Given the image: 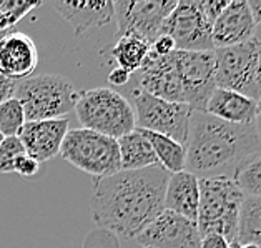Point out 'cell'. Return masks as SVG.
I'll return each instance as SVG.
<instances>
[{
	"label": "cell",
	"instance_id": "6da1fadb",
	"mask_svg": "<svg viewBox=\"0 0 261 248\" xmlns=\"http://www.w3.org/2000/svg\"><path fill=\"white\" fill-rule=\"evenodd\" d=\"M168 179L170 173L160 165L93 179V221L112 233L137 238L165 210Z\"/></svg>",
	"mask_w": 261,
	"mask_h": 248
},
{
	"label": "cell",
	"instance_id": "7a4b0ae2",
	"mask_svg": "<svg viewBox=\"0 0 261 248\" xmlns=\"http://www.w3.org/2000/svg\"><path fill=\"white\" fill-rule=\"evenodd\" d=\"M185 170L198 179H233L246 162L261 154L254 123L233 125L205 112H193L187 138Z\"/></svg>",
	"mask_w": 261,
	"mask_h": 248
},
{
	"label": "cell",
	"instance_id": "3957f363",
	"mask_svg": "<svg viewBox=\"0 0 261 248\" xmlns=\"http://www.w3.org/2000/svg\"><path fill=\"white\" fill-rule=\"evenodd\" d=\"M82 129L118 140L135 130V113L130 100L108 87H97L77 93L73 107Z\"/></svg>",
	"mask_w": 261,
	"mask_h": 248
},
{
	"label": "cell",
	"instance_id": "277c9868",
	"mask_svg": "<svg viewBox=\"0 0 261 248\" xmlns=\"http://www.w3.org/2000/svg\"><path fill=\"white\" fill-rule=\"evenodd\" d=\"M200 180V205L196 227L201 237L216 233L228 241H234L238 230L240 210L245 195L228 177Z\"/></svg>",
	"mask_w": 261,
	"mask_h": 248
},
{
	"label": "cell",
	"instance_id": "5b68a950",
	"mask_svg": "<svg viewBox=\"0 0 261 248\" xmlns=\"http://www.w3.org/2000/svg\"><path fill=\"white\" fill-rule=\"evenodd\" d=\"M14 97L23 107L25 122H39L65 118L73 110L77 92L63 75L40 73L17 82Z\"/></svg>",
	"mask_w": 261,
	"mask_h": 248
},
{
	"label": "cell",
	"instance_id": "8992f818",
	"mask_svg": "<svg viewBox=\"0 0 261 248\" xmlns=\"http://www.w3.org/2000/svg\"><path fill=\"white\" fill-rule=\"evenodd\" d=\"M60 155L93 179H103L122 170L117 140L87 129L68 130L62 142Z\"/></svg>",
	"mask_w": 261,
	"mask_h": 248
},
{
	"label": "cell",
	"instance_id": "52a82bcc",
	"mask_svg": "<svg viewBox=\"0 0 261 248\" xmlns=\"http://www.w3.org/2000/svg\"><path fill=\"white\" fill-rule=\"evenodd\" d=\"M132 107L135 113V129L160 133L187 145L188 127L193 110L187 104L162 100L135 88L132 92Z\"/></svg>",
	"mask_w": 261,
	"mask_h": 248
},
{
	"label": "cell",
	"instance_id": "ba28073f",
	"mask_svg": "<svg viewBox=\"0 0 261 248\" xmlns=\"http://www.w3.org/2000/svg\"><path fill=\"white\" fill-rule=\"evenodd\" d=\"M176 0H118L113 2L117 20L115 39L137 37L153 43L162 35L163 25L176 7Z\"/></svg>",
	"mask_w": 261,
	"mask_h": 248
},
{
	"label": "cell",
	"instance_id": "9c48e42d",
	"mask_svg": "<svg viewBox=\"0 0 261 248\" xmlns=\"http://www.w3.org/2000/svg\"><path fill=\"white\" fill-rule=\"evenodd\" d=\"M212 27L201 0H181L167 18L162 34L173 39L176 50L213 52Z\"/></svg>",
	"mask_w": 261,
	"mask_h": 248
},
{
	"label": "cell",
	"instance_id": "30bf717a",
	"mask_svg": "<svg viewBox=\"0 0 261 248\" xmlns=\"http://www.w3.org/2000/svg\"><path fill=\"white\" fill-rule=\"evenodd\" d=\"M213 52H173L185 104L193 112H205L208 100L216 88Z\"/></svg>",
	"mask_w": 261,
	"mask_h": 248
},
{
	"label": "cell",
	"instance_id": "8fae6325",
	"mask_svg": "<svg viewBox=\"0 0 261 248\" xmlns=\"http://www.w3.org/2000/svg\"><path fill=\"white\" fill-rule=\"evenodd\" d=\"M213 54L216 88L233 90L248 97L261 55V40L251 39L240 45L215 48Z\"/></svg>",
	"mask_w": 261,
	"mask_h": 248
},
{
	"label": "cell",
	"instance_id": "7c38bea8",
	"mask_svg": "<svg viewBox=\"0 0 261 248\" xmlns=\"http://www.w3.org/2000/svg\"><path fill=\"white\" fill-rule=\"evenodd\" d=\"M135 240L148 248H200L201 235L195 221L163 210Z\"/></svg>",
	"mask_w": 261,
	"mask_h": 248
},
{
	"label": "cell",
	"instance_id": "4fadbf2b",
	"mask_svg": "<svg viewBox=\"0 0 261 248\" xmlns=\"http://www.w3.org/2000/svg\"><path fill=\"white\" fill-rule=\"evenodd\" d=\"M138 72L140 88L143 92L167 102L185 104L183 88L176 72L173 54L158 57L150 52Z\"/></svg>",
	"mask_w": 261,
	"mask_h": 248
},
{
	"label": "cell",
	"instance_id": "5bb4252c",
	"mask_svg": "<svg viewBox=\"0 0 261 248\" xmlns=\"http://www.w3.org/2000/svg\"><path fill=\"white\" fill-rule=\"evenodd\" d=\"M39 65V52L32 37L20 30H12L0 37V73L14 82L34 75Z\"/></svg>",
	"mask_w": 261,
	"mask_h": 248
},
{
	"label": "cell",
	"instance_id": "9a60e30c",
	"mask_svg": "<svg viewBox=\"0 0 261 248\" xmlns=\"http://www.w3.org/2000/svg\"><path fill=\"white\" fill-rule=\"evenodd\" d=\"M68 130L67 118L25 122L18 133V138L23 145L25 155L34 158L35 162L43 163L60 154L62 142Z\"/></svg>",
	"mask_w": 261,
	"mask_h": 248
},
{
	"label": "cell",
	"instance_id": "2e32d148",
	"mask_svg": "<svg viewBox=\"0 0 261 248\" xmlns=\"http://www.w3.org/2000/svg\"><path fill=\"white\" fill-rule=\"evenodd\" d=\"M254 23L246 0H231L212 27L215 48H225L254 39Z\"/></svg>",
	"mask_w": 261,
	"mask_h": 248
},
{
	"label": "cell",
	"instance_id": "e0dca14e",
	"mask_svg": "<svg viewBox=\"0 0 261 248\" xmlns=\"http://www.w3.org/2000/svg\"><path fill=\"white\" fill-rule=\"evenodd\" d=\"M52 7L72 25L75 39L98 30L110 23L113 14V2H52Z\"/></svg>",
	"mask_w": 261,
	"mask_h": 248
},
{
	"label": "cell",
	"instance_id": "ac0fdd59",
	"mask_svg": "<svg viewBox=\"0 0 261 248\" xmlns=\"http://www.w3.org/2000/svg\"><path fill=\"white\" fill-rule=\"evenodd\" d=\"M165 210L181 215L196 224L200 205V180L190 171L171 173L165 188Z\"/></svg>",
	"mask_w": 261,
	"mask_h": 248
},
{
	"label": "cell",
	"instance_id": "d6986e66",
	"mask_svg": "<svg viewBox=\"0 0 261 248\" xmlns=\"http://www.w3.org/2000/svg\"><path fill=\"white\" fill-rule=\"evenodd\" d=\"M205 113L233 125H251L256 117V102L243 93L215 88Z\"/></svg>",
	"mask_w": 261,
	"mask_h": 248
},
{
	"label": "cell",
	"instance_id": "ffe728a7",
	"mask_svg": "<svg viewBox=\"0 0 261 248\" xmlns=\"http://www.w3.org/2000/svg\"><path fill=\"white\" fill-rule=\"evenodd\" d=\"M122 170H143L158 165L151 145L137 129L117 140Z\"/></svg>",
	"mask_w": 261,
	"mask_h": 248
},
{
	"label": "cell",
	"instance_id": "44dd1931",
	"mask_svg": "<svg viewBox=\"0 0 261 248\" xmlns=\"http://www.w3.org/2000/svg\"><path fill=\"white\" fill-rule=\"evenodd\" d=\"M137 130L148 140V143L151 145V148H153L156 155L158 165L162 168L167 170L170 175L185 170V163H187V148H185V145L175 142L170 137L160 135V133L142 130V129Z\"/></svg>",
	"mask_w": 261,
	"mask_h": 248
},
{
	"label": "cell",
	"instance_id": "7402d4cb",
	"mask_svg": "<svg viewBox=\"0 0 261 248\" xmlns=\"http://www.w3.org/2000/svg\"><path fill=\"white\" fill-rule=\"evenodd\" d=\"M150 54V43L137 37H120L110 48V57L117 62V67L126 70L130 75L138 72Z\"/></svg>",
	"mask_w": 261,
	"mask_h": 248
},
{
	"label": "cell",
	"instance_id": "603a6c76",
	"mask_svg": "<svg viewBox=\"0 0 261 248\" xmlns=\"http://www.w3.org/2000/svg\"><path fill=\"white\" fill-rule=\"evenodd\" d=\"M234 240L261 248V196H245Z\"/></svg>",
	"mask_w": 261,
	"mask_h": 248
},
{
	"label": "cell",
	"instance_id": "cb8c5ba5",
	"mask_svg": "<svg viewBox=\"0 0 261 248\" xmlns=\"http://www.w3.org/2000/svg\"><path fill=\"white\" fill-rule=\"evenodd\" d=\"M42 2L23 0H0V37L14 30V27L32 10L40 7Z\"/></svg>",
	"mask_w": 261,
	"mask_h": 248
},
{
	"label": "cell",
	"instance_id": "d4e9b609",
	"mask_svg": "<svg viewBox=\"0 0 261 248\" xmlns=\"http://www.w3.org/2000/svg\"><path fill=\"white\" fill-rule=\"evenodd\" d=\"M233 180L245 196H261V154L246 162Z\"/></svg>",
	"mask_w": 261,
	"mask_h": 248
},
{
	"label": "cell",
	"instance_id": "484cf974",
	"mask_svg": "<svg viewBox=\"0 0 261 248\" xmlns=\"http://www.w3.org/2000/svg\"><path fill=\"white\" fill-rule=\"evenodd\" d=\"M25 125L23 107L15 97L0 104V133L4 137H18Z\"/></svg>",
	"mask_w": 261,
	"mask_h": 248
},
{
	"label": "cell",
	"instance_id": "4316f807",
	"mask_svg": "<svg viewBox=\"0 0 261 248\" xmlns=\"http://www.w3.org/2000/svg\"><path fill=\"white\" fill-rule=\"evenodd\" d=\"M23 145L18 137H4L0 143V173H12V167L18 157L23 155Z\"/></svg>",
	"mask_w": 261,
	"mask_h": 248
},
{
	"label": "cell",
	"instance_id": "83f0119b",
	"mask_svg": "<svg viewBox=\"0 0 261 248\" xmlns=\"http://www.w3.org/2000/svg\"><path fill=\"white\" fill-rule=\"evenodd\" d=\"M39 170H40V163L23 154L14 162L12 173H18L20 177H25V179H32V177H35L39 173Z\"/></svg>",
	"mask_w": 261,
	"mask_h": 248
},
{
	"label": "cell",
	"instance_id": "f1b7e54d",
	"mask_svg": "<svg viewBox=\"0 0 261 248\" xmlns=\"http://www.w3.org/2000/svg\"><path fill=\"white\" fill-rule=\"evenodd\" d=\"M175 50H176V47H175L173 39H171V37H168V35H165V34H162V35L158 37V39L150 45V52H151V54H155V55H158V57L170 55V54H173Z\"/></svg>",
	"mask_w": 261,
	"mask_h": 248
},
{
	"label": "cell",
	"instance_id": "f546056e",
	"mask_svg": "<svg viewBox=\"0 0 261 248\" xmlns=\"http://www.w3.org/2000/svg\"><path fill=\"white\" fill-rule=\"evenodd\" d=\"M200 248H230V241H228L225 237L216 233H210L201 237V243Z\"/></svg>",
	"mask_w": 261,
	"mask_h": 248
},
{
	"label": "cell",
	"instance_id": "4dcf8cb0",
	"mask_svg": "<svg viewBox=\"0 0 261 248\" xmlns=\"http://www.w3.org/2000/svg\"><path fill=\"white\" fill-rule=\"evenodd\" d=\"M248 97L253 98L254 102L261 98V55H259L258 65H256V68H254V75H253V80H251L250 92H248Z\"/></svg>",
	"mask_w": 261,
	"mask_h": 248
},
{
	"label": "cell",
	"instance_id": "1f68e13d",
	"mask_svg": "<svg viewBox=\"0 0 261 248\" xmlns=\"http://www.w3.org/2000/svg\"><path fill=\"white\" fill-rule=\"evenodd\" d=\"M15 84H17V82L10 80V79L5 77V75L0 73V104L14 97V93H15Z\"/></svg>",
	"mask_w": 261,
	"mask_h": 248
},
{
	"label": "cell",
	"instance_id": "d6a6232c",
	"mask_svg": "<svg viewBox=\"0 0 261 248\" xmlns=\"http://www.w3.org/2000/svg\"><path fill=\"white\" fill-rule=\"evenodd\" d=\"M128 80H130V73L120 67H115L108 73V84H112V85H117V87L125 85Z\"/></svg>",
	"mask_w": 261,
	"mask_h": 248
},
{
	"label": "cell",
	"instance_id": "836d02e7",
	"mask_svg": "<svg viewBox=\"0 0 261 248\" xmlns=\"http://www.w3.org/2000/svg\"><path fill=\"white\" fill-rule=\"evenodd\" d=\"M248 9L256 25H261V0H248Z\"/></svg>",
	"mask_w": 261,
	"mask_h": 248
},
{
	"label": "cell",
	"instance_id": "e575fe53",
	"mask_svg": "<svg viewBox=\"0 0 261 248\" xmlns=\"http://www.w3.org/2000/svg\"><path fill=\"white\" fill-rule=\"evenodd\" d=\"M254 127H256V132L261 138V98L256 100V117H254Z\"/></svg>",
	"mask_w": 261,
	"mask_h": 248
},
{
	"label": "cell",
	"instance_id": "d590c367",
	"mask_svg": "<svg viewBox=\"0 0 261 248\" xmlns=\"http://www.w3.org/2000/svg\"><path fill=\"white\" fill-rule=\"evenodd\" d=\"M230 248H258V246L250 245V243H238V241L234 240V241H231V243H230Z\"/></svg>",
	"mask_w": 261,
	"mask_h": 248
},
{
	"label": "cell",
	"instance_id": "8d00e7d4",
	"mask_svg": "<svg viewBox=\"0 0 261 248\" xmlns=\"http://www.w3.org/2000/svg\"><path fill=\"white\" fill-rule=\"evenodd\" d=\"M2 140H4V135H2V133H0V143H2Z\"/></svg>",
	"mask_w": 261,
	"mask_h": 248
},
{
	"label": "cell",
	"instance_id": "74e56055",
	"mask_svg": "<svg viewBox=\"0 0 261 248\" xmlns=\"http://www.w3.org/2000/svg\"><path fill=\"white\" fill-rule=\"evenodd\" d=\"M142 248H148V246H142Z\"/></svg>",
	"mask_w": 261,
	"mask_h": 248
}]
</instances>
